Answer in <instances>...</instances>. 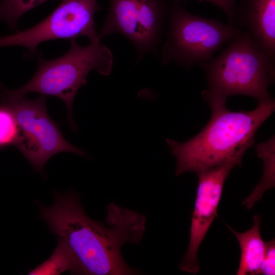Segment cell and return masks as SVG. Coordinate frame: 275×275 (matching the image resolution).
I'll return each instance as SVG.
<instances>
[{"label": "cell", "mask_w": 275, "mask_h": 275, "mask_svg": "<svg viewBox=\"0 0 275 275\" xmlns=\"http://www.w3.org/2000/svg\"><path fill=\"white\" fill-rule=\"evenodd\" d=\"M66 270H69L73 274L74 264L68 252L62 245L58 243L51 257L39 267L31 271L29 274H59Z\"/></svg>", "instance_id": "cell-14"}, {"label": "cell", "mask_w": 275, "mask_h": 275, "mask_svg": "<svg viewBox=\"0 0 275 275\" xmlns=\"http://www.w3.org/2000/svg\"><path fill=\"white\" fill-rule=\"evenodd\" d=\"M235 166L233 163H226L196 173L198 185L191 218L189 243L179 264L181 270L193 274L199 270L198 251L217 216V209L225 181Z\"/></svg>", "instance_id": "cell-9"}, {"label": "cell", "mask_w": 275, "mask_h": 275, "mask_svg": "<svg viewBox=\"0 0 275 275\" xmlns=\"http://www.w3.org/2000/svg\"><path fill=\"white\" fill-rule=\"evenodd\" d=\"M275 241L273 239L266 242L264 257L261 263L258 274L274 275L275 274Z\"/></svg>", "instance_id": "cell-16"}, {"label": "cell", "mask_w": 275, "mask_h": 275, "mask_svg": "<svg viewBox=\"0 0 275 275\" xmlns=\"http://www.w3.org/2000/svg\"><path fill=\"white\" fill-rule=\"evenodd\" d=\"M274 109L272 97L250 111H231L225 104L211 107L210 120L196 136L183 142L166 140L176 158V176L229 162L241 166L257 130Z\"/></svg>", "instance_id": "cell-2"}, {"label": "cell", "mask_w": 275, "mask_h": 275, "mask_svg": "<svg viewBox=\"0 0 275 275\" xmlns=\"http://www.w3.org/2000/svg\"><path fill=\"white\" fill-rule=\"evenodd\" d=\"M19 133V127L12 110L6 105H0V146L15 145Z\"/></svg>", "instance_id": "cell-15"}, {"label": "cell", "mask_w": 275, "mask_h": 275, "mask_svg": "<svg viewBox=\"0 0 275 275\" xmlns=\"http://www.w3.org/2000/svg\"><path fill=\"white\" fill-rule=\"evenodd\" d=\"M274 139L273 136L255 147L257 155L263 161V171L260 183L242 203L248 209H251L266 190L274 187Z\"/></svg>", "instance_id": "cell-12"}, {"label": "cell", "mask_w": 275, "mask_h": 275, "mask_svg": "<svg viewBox=\"0 0 275 275\" xmlns=\"http://www.w3.org/2000/svg\"><path fill=\"white\" fill-rule=\"evenodd\" d=\"M108 12L98 34L104 37L120 34L134 46L140 60L157 48L171 4L164 0H109Z\"/></svg>", "instance_id": "cell-8"}, {"label": "cell", "mask_w": 275, "mask_h": 275, "mask_svg": "<svg viewBox=\"0 0 275 275\" xmlns=\"http://www.w3.org/2000/svg\"><path fill=\"white\" fill-rule=\"evenodd\" d=\"M167 19L161 61L186 69L212 59L216 50L242 31L232 24L194 15L179 2L172 3Z\"/></svg>", "instance_id": "cell-5"}, {"label": "cell", "mask_w": 275, "mask_h": 275, "mask_svg": "<svg viewBox=\"0 0 275 275\" xmlns=\"http://www.w3.org/2000/svg\"><path fill=\"white\" fill-rule=\"evenodd\" d=\"M46 1L1 0L0 21L5 22L11 30L17 31V24L20 18L26 12Z\"/></svg>", "instance_id": "cell-13"}, {"label": "cell", "mask_w": 275, "mask_h": 275, "mask_svg": "<svg viewBox=\"0 0 275 275\" xmlns=\"http://www.w3.org/2000/svg\"><path fill=\"white\" fill-rule=\"evenodd\" d=\"M234 22L250 34L275 73V0H241Z\"/></svg>", "instance_id": "cell-10"}, {"label": "cell", "mask_w": 275, "mask_h": 275, "mask_svg": "<svg viewBox=\"0 0 275 275\" xmlns=\"http://www.w3.org/2000/svg\"><path fill=\"white\" fill-rule=\"evenodd\" d=\"M167 2H179L187 0H164ZM210 2L219 7L227 15L228 22L233 24L235 20V10L238 0H199Z\"/></svg>", "instance_id": "cell-17"}, {"label": "cell", "mask_w": 275, "mask_h": 275, "mask_svg": "<svg viewBox=\"0 0 275 275\" xmlns=\"http://www.w3.org/2000/svg\"><path fill=\"white\" fill-rule=\"evenodd\" d=\"M198 65L207 81L201 96L210 107L225 104L232 95L249 96L258 101L271 97L268 87L274 82L275 73L246 31L234 37L216 58Z\"/></svg>", "instance_id": "cell-3"}, {"label": "cell", "mask_w": 275, "mask_h": 275, "mask_svg": "<svg viewBox=\"0 0 275 275\" xmlns=\"http://www.w3.org/2000/svg\"><path fill=\"white\" fill-rule=\"evenodd\" d=\"M253 227L243 233L234 231L226 224L236 236L240 246V258L237 275L258 274L265 256L266 242L262 239L260 232V217L255 215Z\"/></svg>", "instance_id": "cell-11"}, {"label": "cell", "mask_w": 275, "mask_h": 275, "mask_svg": "<svg viewBox=\"0 0 275 275\" xmlns=\"http://www.w3.org/2000/svg\"><path fill=\"white\" fill-rule=\"evenodd\" d=\"M0 102L14 113L19 127L15 145L36 170L42 172L48 160L58 153L86 155L64 138L47 113L45 95L39 94L35 100L15 97L0 82Z\"/></svg>", "instance_id": "cell-6"}, {"label": "cell", "mask_w": 275, "mask_h": 275, "mask_svg": "<svg viewBox=\"0 0 275 275\" xmlns=\"http://www.w3.org/2000/svg\"><path fill=\"white\" fill-rule=\"evenodd\" d=\"M98 40L86 46L75 39L70 40L69 50L54 59L45 60L38 53L36 73L25 85L15 90H9L15 97L36 92L61 99L67 108V120L71 129L76 130L72 116L74 98L79 88L87 83V77L93 70L102 75H109L114 58L111 50Z\"/></svg>", "instance_id": "cell-4"}, {"label": "cell", "mask_w": 275, "mask_h": 275, "mask_svg": "<svg viewBox=\"0 0 275 275\" xmlns=\"http://www.w3.org/2000/svg\"><path fill=\"white\" fill-rule=\"evenodd\" d=\"M102 10L98 0H62L46 18L33 27L11 35L0 36V47L21 46L28 49L25 59L36 55L38 46L56 39H75L86 36L90 42L101 41L94 15Z\"/></svg>", "instance_id": "cell-7"}, {"label": "cell", "mask_w": 275, "mask_h": 275, "mask_svg": "<svg viewBox=\"0 0 275 275\" xmlns=\"http://www.w3.org/2000/svg\"><path fill=\"white\" fill-rule=\"evenodd\" d=\"M50 206L40 205L41 218L69 254L74 274L127 275L138 274L122 255L126 243H140L146 228L145 216L114 203L106 207L104 224L91 219L75 193L53 192Z\"/></svg>", "instance_id": "cell-1"}]
</instances>
